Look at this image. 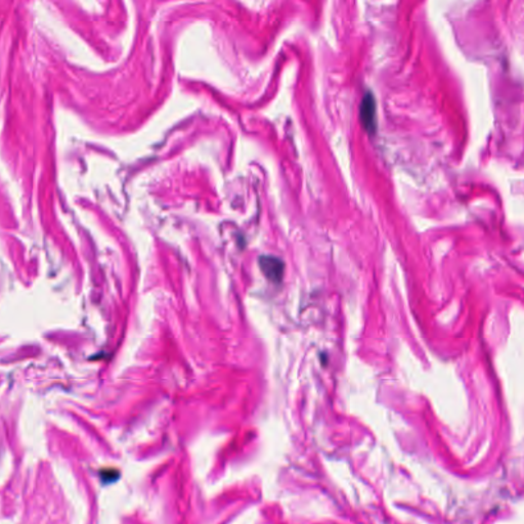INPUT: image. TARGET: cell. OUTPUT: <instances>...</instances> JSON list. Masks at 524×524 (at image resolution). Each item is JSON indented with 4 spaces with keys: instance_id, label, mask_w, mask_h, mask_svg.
I'll list each match as a JSON object with an SVG mask.
<instances>
[{
    "instance_id": "cell-3",
    "label": "cell",
    "mask_w": 524,
    "mask_h": 524,
    "mask_svg": "<svg viewBox=\"0 0 524 524\" xmlns=\"http://www.w3.org/2000/svg\"><path fill=\"white\" fill-rule=\"evenodd\" d=\"M101 476H102V479L104 482L109 483V482H113L118 477V472L114 469H107V470L102 471Z\"/></svg>"
},
{
    "instance_id": "cell-1",
    "label": "cell",
    "mask_w": 524,
    "mask_h": 524,
    "mask_svg": "<svg viewBox=\"0 0 524 524\" xmlns=\"http://www.w3.org/2000/svg\"><path fill=\"white\" fill-rule=\"evenodd\" d=\"M359 119L362 127L368 134H374L377 129L376 101L373 94L367 91L359 106Z\"/></svg>"
},
{
    "instance_id": "cell-2",
    "label": "cell",
    "mask_w": 524,
    "mask_h": 524,
    "mask_svg": "<svg viewBox=\"0 0 524 524\" xmlns=\"http://www.w3.org/2000/svg\"><path fill=\"white\" fill-rule=\"evenodd\" d=\"M259 266L264 275L272 283H281L284 274L283 261L274 256H261Z\"/></svg>"
}]
</instances>
